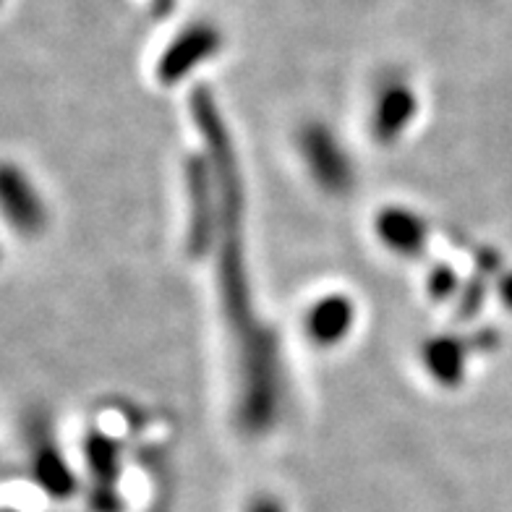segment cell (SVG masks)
Wrapping results in <instances>:
<instances>
[{
  "label": "cell",
  "instance_id": "obj_1",
  "mask_svg": "<svg viewBox=\"0 0 512 512\" xmlns=\"http://www.w3.org/2000/svg\"><path fill=\"white\" fill-rule=\"evenodd\" d=\"M217 42L220 37L212 27H191L173 42V48L162 58V74H186L196 61H204L215 53Z\"/></svg>",
  "mask_w": 512,
  "mask_h": 512
},
{
  "label": "cell",
  "instance_id": "obj_2",
  "mask_svg": "<svg viewBox=\"0 0 512 512\" xmlns=\"http://www.w3.org/2000/svg\"><path fill=\"white\" fill-rule=\"evenodd\" d=\"M173 3H176V0H152V6H155L157 14H168L170 8H173Z\"/></svg>",
  "mask_w": 512,
  "mask_h": 512
},
{
  "label": "cell",
  "instance_id": "obj_3",
  "mask_svg": "<svg viewBox=\"0 0 512 512\" xmlns=\"http://www.w3.org/2000/svg\"><path fill=\"white\" fill-rule=\"evenodd\" d=\"M254 512H277V507H272V505H259V507H254Z\"/></svg>",
  "mask_w": 512,
  "mask_h": 512
}]
</instances>
